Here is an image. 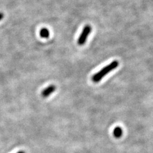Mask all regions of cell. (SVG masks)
<instances>
[{"label":"cell","mask_w":153,"mask_h":153,"mask_svg":"<svg viewBox=\"0 0 153 153\" xmlns=\"http://www.w3.org/2000/svg\"><path fill=\"white\" fill-rule=\"evenodd\" d=\"M118 66H119L118 61H116V60L113 61L112 63H111L107 66H105L104 68H103L102 70H100L98 73L94 74L92 77L93 81L94 82H98L100 80H102L107 74H109L111 71L117 68Z\"/></svg>","instance_id":"cell-1"},{"label":"cell","mask_w":153,"mask_h":153,"mask_svg":"<svg viewBox=\"0 0 153 153\" xmlns=\"http://www.w3.org/2000/svg\"><path fill=\"white\" fill-rule=\"evenodd\" d=\"M91 30H92V27L90 25H88L85 26L77 41V43L79 45H82L85 44L89 34L91 33Z\"/></svg>","instance_id":"cell-2"},{"label":"cell","mask_w":153,"mask_h":153,"mask_svg":"<svg viewBox=\"0 0 153 153\" xmlns=\"http://www.w3.org/2000/svg\"><path fill=\"white\" fill-rule=\"evenodd\" d=\"M56 89V85H51L49 86H48L47 88L43 90V91L42 92V96L44 98H47L49 97V95L53 93Z\"/></svg>","instance_id":"cell-3"},{"label":"cell","mask_w":153,"mask_h":153,"mask_svg":"<svg viewBox=\"0 0 153 153\" xmlns=\"http://www.w3.org/2000/svg\"><path fill=\"white\" fill-rule=\"evenodd\" d=\"M123 130L120 126H117L114 130V136L116 138H120L123 135Z\"/></svg>","instance_id":"cell-4"},{"label":"cell","mask_w":153,"mask_h":153,"mask_svg":"<svg viewBox=\"0 0 153 153\" xmlns=\"http://www.w3.org/2000/svg\"><path fill=\"white\" fill-rule=\"evenodd\" d=\"M40 35L42 38H47L49 37L50 35V33L48 29L47 28H42L40 31Z\"/></svg>","instance_id":"cell-5"},{"label":"cell","mask_w":153,"mask_h":153,"mask_svg":"<svg viewBox=\"0 0 153 153\" xmlns=\"http://www.w3.org/2000/svg\"><path fill=\"white\" fill-rule=\"evenodd\" d=\"M4 18V13L2 12H0V21H1Z\"/></svg>","instance_id":"cell-6"},{"label":"cell","mask_w":153,"mask_h":153,"mask_svg":"<svg viewBox=\"0 0 153 153\" xmlns=\"http://www.w3.org/2000/svg\"><path fill=\"white\" fill-rule=\"evenodd\" d=\"M17 153H25V151H19V152H18Z\"/></svg>","instance_id":"cell-7"}]
</instances>
